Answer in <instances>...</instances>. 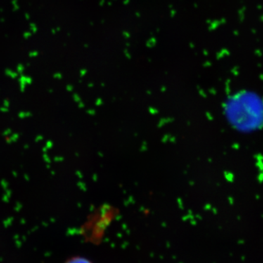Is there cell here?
<instances>
[{"label": "cell", "mask_w": 263, "mask_h": 263, "mask_svg": "<svg viewBox=\"0 0 263 263\" xmlns=\"http://www.w3.org/2000/svg\"><path fill=\"white\" fill-rule=\"evenodd\" d=\"M66 263H91L89 260L82 257H75L67 261Z\"/></svg>", "instance_id": "6da1fadb"}]
</instances>
